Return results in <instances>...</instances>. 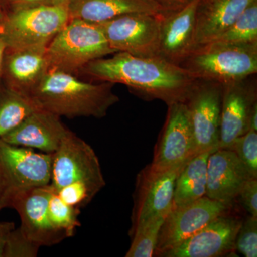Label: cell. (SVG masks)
Returning <instances> with one entry per match:
<instances>
[{
    "label": "cell",
    "mask_w": 257,
    "mask_h": 257,
    "mask_svg": "<svg viewBox=\"0 0 257 257\" xmlns=\"http://www.w3.org/2000/svg\"><path fill=\"white\" fill-rule=\"evenodd\" d=\"M241 219L227 214L218 216L163 257H217L235 251Z\"/></svg>",
    "instance_id": "9a60e30c"
},
{
    "label": "cell",
    "mask_w": 257,
    "mask_h": 257,
    "mask_svg": "<svg viewBox=\"0 0 257 257\" xmlns=\"http://www.w3.org/2000/svg\"><path fill=\"white\" fill-rule=\"evenodd\" d=\"M47 211L50 222L55 229L64 233L67 238L74 236L81 226L79 220L80 209L64 202L53 189L49 199Z\"/></svg>",
    "instance_id": "d4e9b609"
},
{
    "label": "cell",
    "mask_w": 257,
    "mask_h": 257,
    "mask_svg": "<svg viewBox=\"0 0 257 257\" xmlns=\"http://www.w3.org/2000/svg\"><path fill=\"white\" fill-rule=\"evenodd\" d=\"M211 42L235 45L257 44V0L229 28Z\"/></svg>",
    "instance_id": "cb8c5ba5"
},
{
    "label": "cell",
    "mask_w": 257,
    "mask_h": 257,
    "mask_svg": "<svg viewBox=\"0 0 257 257\" xmlns=\"http://www.w3.org/2000/svg\"><path fill=\"white\" fill-rule=\"evenodd\" d=\"M69 0H52V4L55 5H62V6H67L68 4Z\"/></svg>",
    "instance_id": "8d00e7d4"
},
{
    "label": "cell",
    "mask_w": 257,
    "mask_h": 257,
    "mask_svg": "<svg viewBox=\"0 0 257 257\" xmlns=\"http://www.w3.org/2000/svg\"><path fill=\"white\" fill-rule=\"evenodd\" d=\"M166 216L155 219L135 231L130 236L132 239L131 246L125 256H153L156 249L161 226Z\"/></svg>",
    "instance_id": "484cf974"
},
{
    "label": "cell",
    "mask_w": 257,
    "mask_h": 257,
    "mask_svg": "<svg viewBox=\"0 0 257 257\" xmlns=\"http://www.w3.org/2000/svg\"><path fill=\"white\" fill-rule=\"evenodd\" d=\"M235 251L246 257L257 256V217L248 215L241 221L235 239Z\"/></svg>",
    "instance_id": "83f0119b"
},
{
    "label": "cell",
    "mask_w": 257,
    "mask_h": 257,
    "mask_svg": "<svg viewBox=\"0 0 257 257\" xmlns=\"http://www.w3.org/2000/svg\"><path fill=\"white\" fill-rule=\"evenodd\" d=\"M179 66L199 80H239L257 73V44L208 42L196 47Z\"/></svg>",
    "instance_id": "3957f363"
},
{
    "label": "cell",
    "mask_w": 257,
    "mask_h": 257,
    "mask_svg": "<svg viewBox=\"0 0 257 257\" xmlns=\"http://www.w3.org/2000/svg\"><path fill=\"white\" fill-rule=\"evenodd\" d=\"M154 151L150 168L165 172L182 168L197 156L195 139L184 102L170 104Z\"/></svg>",
    "instance_id": "ba28073f"
},
{
    "label": "cell",
    "mask_w": 257,
    "mask_h": 257,
    "mask_svg": "<svg viewBox=\"0 0 257 257\" xmlns=\"http://www.w3.org/2000/svg\"><path fill=\"white\" fill-rule=\"evenodd\" d=\"M110 82L93 83L50 69L30 95L37 107L60 117L101 119L119 101Z\"/></svg>",
    "instance_id": "7a4b0ae2"
},
{
    "label": "cell",
    "mask_w": 257,
    "mask_h": 257,
    "mask_svg": "<svg viewBox=\"0 0 257 257\" xmlns=\"http://www.w3.org/2000/svg\"><path fill=\"white\" fill-rule=\"evenodd\" d=\"M52 188L50 184L15 193L10 208L18 213L21 219L20 229L24 235L39 246L58 244L67 238L55 229L49 219V199Z\"/></svg>",
    "instance_id": "5bb4252c"
},
{
    "label": "cell",
    "mask_w": 257,
    "mask_h": 257,
    "mask_svg": "<svg viewBox=\"0 0 257 257\" xmlns=\"http://www.w3.org/2000/svg\"><path fill=\"white\" fill-rule=\"evenodd\" d=\"M163 15L133 13L98 24L115 52L138 57H160Z\"/></svg>",
    "instance_id": "52a82bcc"
},
{
    "label": "cell",
    "mask_w": 257,
    "mask_h": 257,
    "mask_svg": "<svg viewBox=\"0 0 257 257\" xmlns=\"http://www.w3.org/2000/svg\"><path fill=\"white\" fill-rule=\"evenodd\" d=\"M69 131L60 116L38 109L0 139L11 145L52 155Z\"/></svg>",
    "instance_id": "2e32d148"
},
{
    "label": "cell",
    "mask_w": 257,
    "mask_h": 257,
    "mask_svg": "<svg viewBox=\"0 0 257 257\" xmlns=\"http://www.w3.org/2000/svg\"><path fill=\"white\" fill-rule=\"evenodd\" d=\"M6 50V44H5L2 37L0 36V84L3 83L2 77H3V63H4L5 55Z\"/></svg>",
    "instance_id": "e575fe53"
},
{
    "label": "cell",
    "mask_w": 257,
    "mask_h": 257,
    "mask_svg": "<svg viewBox=\"0 0 257 257\" xmlns=\"http://www.w3.org/2000/svg\"><path fill=\"white\" fill-rule=\"evenodd\" d=\"M230 204L206 196L184 207L171 209L161 226L154 256H162L215 219L227 214Z\"/></svg>",
    "instance_id": "8fae6325"
},
{
    "label": "cell",
    "mask_w": 257,
    "mask_h": 257,
    "mask_svg": "<svg viewBox=\"0 0 257 257\" xmlns=\"http://www.w3.org/2000/svg\"><path fill=\"white\" fill-rule=\"evenodd\" d=\"M222 89L221 83L196 79L184 101L197 155L219 148Z\"/></svg>",
    "instance_id": "30bf717a"
},
{
    "label": "cell",
    "mask_w": 257,
    "mask_h": 257,
    "mask_svg": "<svg viewBox=\"0 0 257 257\" xmlns=\"http://www.w3.org/2000/svg\"><path fill=\"white\" fill-rule=\"evenodd\" d=\"M15 228V223L0 222V257H3L8 236Z\"/></svg>",
    "instance_id": "d6a6232c"
},
{
    "label": "cell",
    "mask_w": 257,
    "mask_h": 257,
    "mask_svg": "<svg viewBox=\"0 0 257 257\" xmlns=\"http://www.w3.org/2000/svg\"><path fill=\"white\" fill-rule=\"evenodd\" d=\"M50 69L47 49L7 48L2 81L5 87L30 98Z\"/></svg>",
    "instance_id": "ac0fdd59"
},
{
    "label": "cell",
    "mask_w": 257,
    "mask_h": 257,
    "mask_svg": "<svg viewBox=\"0 0 257 257\" xmlns=\"http://www.w3.org/2000/svg\"><path fill=\"white\" fill-rule=\"evenodd\" d=\"M67 9L70 19L96 24L133 13H167L152 0H69Z\"/></svg>",
    "instance_id": "44dd1931"
},
{
    "label": "cell",
    "mask_w": 257,
    "mask_h": 257,
    "mask_svg": "<svg viewBox=\"0 0 257 257\" xmlns=\"http://www.w3.org/2000/svg\"><path fill=\"white\" fill-rule=\"evenodd\" d=\"M115 52L99 24L78 19H70L47 47L50 69L77 77L88 64Z\"/></svg>",
    "instance_id": "277c9868"
},
{
    "label": "cell",
    "mask_w": 257,
    "mask_h": 257,
    "mask_svg": "<svg viewBox=\"0 0 257 257\" xmlns=\"http://www.w3.org/2000/svg\"><path fill=\"white\" fill-rule=\"evenodd\" d=\"M75 184H84L98 192L106 186L95 152L70 130L52 154L50 185L56 191Z\"/></svg>",
    "instance_id": "8992f818"
},
{
    "label": "cell",
    "mask_w": 257,
    "mask_h": 257,
    "mask_svg": "<svg viewBox=\"0 0 257 257\" xmlns=\"http://www.w3.org/2000/svg\"><path fill=\"white\" fill-rule=\"evenodd\" d=\"M40 248L28 239L20 228H15L8 236L3 257H35Z\"/></svg>",
    "instance_id": "f1b7e54d"
},
{
    "label": "cell",
    "mask_w": 257,
    "mask_h": 257,
    "mask_svg": "<svg viewBox=\"0 0 257 257\" xmlns=\"http://www.w3.org/2000/svg\"><path fill=\"white\" fill-rule=\"evenodd\" d=\"M67 6L40 5L5 12L0 36L12 50L47 49L69 23Z\"/></svg>",
    "instance_id": "5b68a950"
},
{
    "label": "cell",
    "mask_w": 257,
    "mask_h": 257,
    "mask_svg": "<svg viewBox=\"0 0 257 257\" xmlns=\"http://www.w3.org/2000/svg\"><path fill=\"white\" fill-rule=\"evenodd\" d=\"M10 189L0 173V211L5 208H10Z\"/></svg>",
    "instance_id": "836d02e7"
},
{
    "label": "cell",
    "mask_w": 257,
    "mask_h": 257,
    "mask_svg": "<svg viewBox=\"0 0 257 257\" xmlns=\"http://www.w3.org/2000/svg\"><path fill=\"white\" fill-rule=\"evenodd\" d=\"M0 5L4 11L7 12L52 4V0H0Z\"/></svg>",
    "instance_id": "4dcf8cb0"
},
{
    "label": "cell",
    "mask_w": 257,
    "mask_h": 257,
    "mask_svg": "<svg viewBox=\"0 0 257 257\" xmlns=\"http://www.w3.org/2000/svg\"><path fill=\"white\" fill-rule=\"evenodd\" d=\"M248 179L251 178L233 150L218 149L208 158L205 196L232 205Z\"/></svg>",
    "instance_id": "e0dca14e"
},
{
    "label": "cell",
    "mask_w": 257,
    "mask_h": 257,
    "mask_svg": "<svg viewBox=\"0 0 257 257\" xmlns=\"http://www.w3.org/2000/svg\"><path fill=\"white\" fill-rule=\"evenodd\" d=\"M193 0L177 11L163 15L161 22L160 57L179 65L194 48L196 10Z\"/></svg>",
    "instance_id": "d6986e66"
},
{
    "label": "cell",
    "mask_w": 257,
    "mask_h": 257,
    "mask_svg": "<svg viewBox=\"0 0 257 257\" xmlns=\"http://www.w3.org/2000/svg\"><path fill=\"white\" fill-rule=\"evenodd\" d=\"M78 77L124 84L140 97L161 100L167 106L184 102L196 81L182 67L162 57H138L121 52L93 61Z\"/></svg>",
    "instance_id": "6da1fadb"
},
{
    "label": "cell",
    "mask_w": 257,
    "mask_h": 257,
    "mask_svg": "<svg viewBox=\"0 0 257 257\" xmlns=\"http://www.w3.org/2000/svg\"><path fill=\"white\" fill-rule=\"evenodd\" d=\"M5 17V11L3 8H2L1 5H0V24L3 22V19Z\"/></svg>",
    "instance_id": "74e56055"
},
{
    "label": "cell",
    "mask_w": 257,
    "mask_h": 257,
    "mask_svg": "<svg viewBox=\"0 0 257 257\" xmlns=\"http://www.w3.org/2000/svg\"><path fill=\"white\" fill-rule=\"evenodd\" d=\"M184 167L155 172L147 165L140 171L134 191L130 236L145 225L168 214L173 204L176 179Z\"/></svg>",
    "instance_id": "9c48e42d"
},
{
    "label": "cell",
    "mask_w": 257,
    "mask_h": 257,
    "mask_svg": "<svg viewBox=\"0 0 257 257\" xmlns=\"http://www.w3.org/2000/svg\"><path fill=\"white\" fill-rule=\"evenodd\" d=\"M159 5L165 13L177 11L187 6L193 0H152Z\"/></svg>",
    "instance_id": "1f68e13d"
},
{
    "label": "cell",
    "mask_w": 257,
    "mask_h": 257,
    "mask_svg": "<svg viewBox=\"0 0 257 257\" xmlns=\"http://www.w3.org/2000/svg\"><path fill=\"white\" fill-rule=\"evenodd\" d=\"M231 150L237 155L251 179H257V132L249 130L235 140Z\"/></svg>",
    "instance_id": "4316f807"
},
{
    "label": "cell",
    "mask_w": 257,
    "mask_h": 257,
    "mask_svg": "<svg viewBox=\"0 0 257 257\" xmlns=\"http://www.w3.org/2000/svg\"><path fill=\"white\" fill-rule=\"evenodd\" d=\"M238 197L249 215L257 217V179H248Z\"/></svg>",
    "instance_id": "f546056e"
},
{
    "label": "cell",
    "mask_w": 257,
    "mask_h": 257,
    "mask_svg": "<svg viewBox=\"0 0 257 257\" xmlns=\"http://www.w3.org/2000/svg\"><path fill=\"white\" fill-rule=\"evenodd\" d=\"M219 148L231 150L235 140L249 131L257 105L256 74L222 84Z\"/></svg>",
    "instance_id": "4fadbf2b"
},
{
    "label": "cell",
    "mask_w": 257,
    "mask_h": 257,
    "mask_svg": "<svg viewBox=\"0 0 257 257\" xmlns=\"http://www.w3.org/2000/svg\"><path fill=\"white\" fill-rule=\"evenodd\" d=\"M39 108L28 96L0 84V138L15 130Z\"/></svg>",
    "instance_id": "603a6c76"
},
{
    "label": "cell",
    "mask_w": 257,
    "mask_h": 257,
    "mask_svg": "<svg viewBox=\"0 0 257 257\" xmlns=\"http://www.w3.org/2000/svg\"><path fill=\"white\" fill-rule=\"evenodd\" d=\"M249 130L257 132V105L254 106L250 116Z\"/></svg>",
    "instance_id": "d590c367"
},
{
    "label": "cell",
    "mask_w": 257,
    "mask_h": 257,
    "mask_svg": "<svg viewBox=\"0 0 257 257\" xmlns=\"http://www.w3.org/2000/svg\"><path fill=\"white\" fill-rule=\"evenodd\" d=\"M51 161L50 154L16 146L0 139V173L11 198L20 191L50 184Z\"/></svg>",
    "instance_id": "7c38bea8"
},
{
    "label": "cell",
    "mask_w": 257,
    "mask_h": 257,
    "mask_svg": "<svg viewBox=\"0 0 257 257\" xmlns=\"http://www.w3.org/2000/svg\"><path fill=\"white\" fill-rule=\"evenodd\" d=\"M211 153L199 154L181 171L176 179L172 209L188 205L206 195L207 162Z\"/></svg>",
    "instance_id": "7402d4cb"
},
{
    "label": "cell",
    "mask_w": 257,
    "mask_h": 257,
    "mask_svg": "<svg viewBox=\"0 0 257 257\" xmlns=\"http://www.w3.org/2000/svg\"><path fill=\"white\" fill-rule=\"evenodd\" d=\"M255 0H199L196 10L195 47L213 41Z\"/></svg>",
    "instance_id": "ffe728a7"
}]
</instances>
